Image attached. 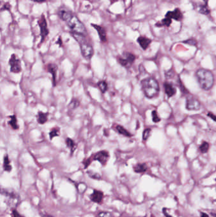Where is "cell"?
<instances>
[{"label":"cell","instance_id":"5b68a950","mask_svg":"<svg viewBox=\"0 0 216 217\" xmlns=\"http://www.w3.org/2000/svg\"><path fill=\"white\" fill-rule=\"evenodd\" d=\"M10 71L13 73H20L22 71L21 60L15 53H13L9 60Z\"/></svg>","mask_w":216,"mask_h":217},{"label":"cell","instance_id":"f35d334b","mask_svg":"<svg viewBox=\"0 0 216 217\" xmlns=\"http://www.w3.org/2000/svg\"><path fill=\"white\" fill-rule=\"evenodd\" d=\"M200 217H209V216L207 213H205L204 212H201L200 213Z\"/></svg>","mask_w":216,"mask_h":217},{"label":"cell","instance_id":"ab89813d","mask_svg":"<svg viewBox=\"0 0 216 217\" xmlns=\"http://www.w3.org/2000/svg\"><path fill=\"white\" fill-rule=\"evenodd\" d=\"M32 1L36 2H38V3H41V2H45L46 0H32Z\"/></svg>","mask_w":216,"mask_h":217},{"label":"cell","instance_id":"ba28073f","mask_svg":"<svg viewBox=\"0 0 216 217\" xmlns=\"http://www.w3.org/2000/svg\"><path fill=\"white\" fill-rule=\"evenodd\" d=\"M38 24L40 29V35H41V43H42L49 33L48 25H47V22L44 15H41V18H40V19L39 20Z\"/></svg>","mask_w":216,"mask_h":217},{"label":"cell","instance_id":"5bb4252c","mask_svg":"<svg viewBox=\"0 0 216 217\" xmlns=\"http://www.w3.org/2000/svg\"><path fill=\"white\" fill-rule=\"evenodd\" d=\"M164 88L165 94L168 98H171L173 97L176 93V88L173 86L171 83L165 82L164 83Z\"/></svg>","mask_w":216,"mask_h":217},{"label":"cell","instance_id":"ffe728a7","mask_svg":"<svg viewBox=\"0 0 216 217\" xmlns=\"http://www.w3.org/2000/svg\"><path fill=\"white\" fill-rule=\"evenodd\" d=\"M3 168H4V170L6 172H10L11 171L12 167L8 154H5L3 158Z\"/></svg>","mask_w":216,"mask_h":217},{"label":"cell","instance_id":"3957f363","mask_svg":"<svg viewBox=\"0 0 216 217\" xmlns=\"http://www.w3.org/2000/svg\"><path fill=\"white\" fill-rule=\"evenodd\" d=\"M0 194L6 198V202L11 208H15L20 203V196L14 190L0 187Z\"/></svg>","mask_w":216,"mask_h":217},{"label":"cell","instance_id":"d6986e66","mask_svg":"<svg viewBox=\"0 0 216 217\" xmlns=\"http://www.w3.org/2000/svg\"><path fill=\"white\" fill-rule=\"evenodd\" d=\"M65 144L67 148L69 149L71 154H73L77 148V144H76V142L70 138H67L65 140Z\"/></svg>","mask_w":216,"mask_h":217},{"label":"cell","instance_id":"30bf717a","mask_svg":"<svg viewBox=\"0 0 216 217\" xmlns=\"http://www.w3.org/2000/svg\"><path fill=\"white\" fill-rule=\"evenodd\" d=\"M109 153L106 151H101L93 155V160L98 161L103 166H105L109 159Z\"/></svg>","mask_w":216,"mask_h":217},{"label":"cell","instance_id":"603a6c76","mask_svg":"<svg viewBox=\"0 0 216 217\" xmlns=\"http://www.w3.org/2000/svg\"><path fill=\"white\" fill-rule=\"evenodd\" d=\"M116 129L117 132H119V134L120 135H124V136L125 137H130L132 136L131 133H130L129 132H128L126 128H124L123 126H120V125H117V127H116Z\"/></svg>","mask_w":216,"mask_h":217},{"label":"cell","instance_id":"8992f818","mask_svg":"<svg viewBox=\"0 0 216 217\" xmlns=\"http://www.w3.org/2000/svg\"><path fill=\"white\" fill-rule=\"evenodd\" d=\"M136 57L134 54L130 52H124L123 57H119L117 58L119 63L124 67H128L131 66L134 62Z\"/></svg>","mask_w":216,"mask_h":217},{"label":"cell","instance_id":"ac0fdd59","mask_svg":"<svg viewBox=\"0 0 216 217\" xmlns=\"http://www.w3.org/2000/svg\"><path fill=\"white\" fill-rule=\"evenodd\" d=\"M48 112H44L43 111H39L36 116L37 122L39 125H44L45 124L47 121L48 119Z\"/></svg>","mask_w":216,"mask_h":217},{"label":"cell","instance_id":"7a4b0ae2","mask_svg":"<svg viewBox=\"0 0 216 217\" xmlns=\"http://www.w3.org/2000/svg\"><path fill=\"white\" fill-rule=\"evenodd\" d=\"M141 88L145 95L148 98H153L158 96L160 87L158 81L153 78H147L141 81Z\"/></svg>","mask_w":216,"mask_h":217},{"label":"cell","instance_id":"484cf974","mask_svg":"<svg viewBox=\"0 0 216 217\" xmlns=\"http://www.w3.org/2000/svg\"><path fill=\"white\" fill-rule=\"evenodd\" d=\"M98 88H100V91L103 93H105L108 90V85L106 81H100L97 83Z\"/></svg>","mask_w":216,"mask_h":217},{"label":"cell","instance_id":"e575fe53","mask_svg":"<svg viewBox=\"0 0 216 217\" xmlns=\"http://www.w3.org/2000/svg\"><path fill=\"white\" fill-rule=\"evenodd\" d=\"M178 82H179V83H178V85H179V88H180V90H181V92H183V93H188V90H186V88L184 86V85H183V83H182L181 82V81L180 80V79H179V81H178Z\"/></svg>","mask_w":216,"mask_h":217},{"label":"cell","instance_id":"b9f144b4","mask_svg":"<svg viewBox=\"0 0 216 217\" xmlns=\"http://www.w3.org/2000/svg\"><path fill=\"white\" fill-rule=\"evenodd\" d=\"M203 1L205 3V4L207 5V2H208V0H203Z\"/></svg>","mask_w":216,"mask_h":217},{"label":"cell","instance_id":"4fadbf2b","mask_svg":"<svg viewBox=\"0 0 216 217\" xmlns=\"http://www.w3.org/2000/svg\"><path fill=\"white\" fill-rule=\"evenodd\" d=\"M47 71L50 72L52 76V81L53 86L56 85V79H57V74L58 71V66L55 64H49L46 66Z\"/></svg>","mask_w":216,"mask_h":217},{"label":"cell","instance_id":"8d00e7d4","mask_svg":"<svg viewBox=\"0 0 216 217\" xmlns=\"http://www.w3.org/2000/svg\"><path fill=\"white\" fill-rule=\"evenodd\" d=\"M11 8V6L9 3H6L5 4L4 6H3V8H2V10H10Z\"/></svg>","mask_w":216,"mask_h":217},{"label":"cell","instance_id":"e0dca14e","mask_svg":"<svg viewBox=\"0 0 216 217\" xmlns=\"http://www.w3.org/2000/svg\"><path fill=\"white\" fill-rule=\"evenodd\" d=\"M137 42L142 49L146 50L149 47L152 42V40L145 36H139L137 39Z\"/></svg>","mask_w":216,"mask_h":217},{"label":"cell","instance_id":"7c38bea8","mask_svg":"<svg viewBox=\"0 0 216 217\" xmlns=\"http://www.w3.org/2000/svg\"><path fill=\"white\" fill-rule=\"evenodd\" d=\"M165 17L170 18L171 19H174L175 20H177V21H181L183 19V15L180 9L175 8L173 11L168 12L166 13Z\"/></svg>","mask_w":216,"mask_h":217},{"label":"cell","instance_id":"2e32d148","mask_svg":"<svg viewBox=\"0 0 216 217\" xmlns=\"http://www.w3.org/2000/svg\"><path fill=\"white\" fill-rule=\"evenodd\" d=\"M90 199L94 202H102L103 199V193L102 191H98V190H94L93 192L90 195Z\"/></svg>","mask_w":216,"mask_h":217},{"label":"cell","instance_id":"f546056e","mask_svg":"<svg viewBox=\"0 0 216 217\" xmlns=\"http://www.w3.org/2000/svg\"><path fill=\"white\" fill-rule=\"evenodd\" d=\"M152 120L154 123H157L160 121V118L159 117V115L157 111H153L152 112Z\"/></svg>","mask_w":216,"mask_h":217},{"label":"cell","instance_id":"d4e9b609","mask_svg":"<svg viewBox=\"0 0 216 217\" xmlns=\"http://www.w3.org/2000/svg\"><path fill=\"white\" fill-rule=\"evenodd\" d=\"M199 13H201V14L204 15H208L209 13H210V10H209L208 6L206 4L205 5H200L198 7V10Z\"/></svg>","mask_w":216,"mask_h":217},{"label":"cell","instance_id":"9c48e42d","mask_svg":"<svg viewBox=\"0 0 216 217\" xmlns=\"http://www.w3.org/2000/svg\"><path fill=\"white\" fill-rule=\"evenodd\" d=\"M201 107L199 100L193 97H188L186 98V108L189 111H198Z\"/></svg>","mask_w":216,"mask_h":217},{"label":"cell","instance_id":"44dd1931","mask_svg":"<svg viewBox=\"0 0 216 217\" xmlns=\"http://www.w3.org/2000/svg\"><path fill=\"white\" fill-rule=\"evenodd\" d=\"M10 121H8L9 125L11 127L13 130H18L19 125L18 124V120L15 115H12L10 116Z\"/></svg>","mask_w":216,"mask_h":217},{"label":"cell","instance_id":"cb8c5ba5","mask_svg":"<svg viewBox=\"0 0 216 217\" xmlns=\"http://www.w3.org/2000/svg\"><path fill=\"white\" fill-rule=\"evenodd\" d=\"M60 133V129L58 127H55L53 128L51 131L49 133V137L50 139L51 140L55 137H58Z\"/></svg>","mask_w":216,"mask_h":217},{"label":"cell","instance_id":"d590c367","mask_svg":"<svg viewBox=\"0 0 216 217\" xmlns=\"http://www.w3.org/2000/svg\"><path fill=\"white\" fill-rule=\"evenodd\" d=\"M11 215H12V217H24L21 214H19L17 210H13Z\"/></svg>","mask_w":216,"mask_h":217},{"label":"cell","instance_id":"1f68e13d","mask_svg":"<svg viewBox=\"0 0 216 217\" xmlns=\"http://www.w3.org/2000/svg\"><path fill=\"white\" fill-rule=\"evenodd\" d=\"M151 129L150 128H146L143 131V140H147L149 138L150 135V132H151Z\"/></svg>","mask_w":216,"mask_h":217},{"label":"cell","instance_id":"ee69618b","mask_svg":"<svg viewBox=\"0 0 216 217\" xmlns=\"http://www.w3.org/2000/svg\"><path fill=\"white\" fill-rule=\"evenodd\" d=\"M0 5H1V2H0Z\"/></svg>","mask_w":216,"mask_h":217},{"label":"cell","instance_id":"4316f807","mask_svg":"<svg viewBox=\"0 0 216 217\" xmlns=\"http://www.w3.org/2000/svg\"><path fill=\"white\" fill-rule=\"evenodd\" d=\"M209 147H210V145H209V144L208 143V142H202V144L200 145V147H199L200 151L201 153H203V154L206 153V152H208Z\"/></svg>","mask_w":216,"mask_h":217},{"label":"cell","instance_id":"74e56055","mask_svg":"<svg viewBox=\"0 0 216 217\" xmlns=\"http://www.w3.org/2000/svg\"><path fill=\"white\" fill-rule=\"evenodd\" d=\"M207 116L209 117V118H211L214 121H215V119H216V117H215V114H213L212 112H209L208 114H207Z\"/></svg>","mask_w":216,"mask_h":217},{"label":"cell","instance_id":"d6a6232c","mask_svg":"<svg viewBox=\"0 0 216 217\" xmlns=\"http://www.w3.org/2000/svg\"><path fill=\"white\" fill-rule=\"evenodd\" d=\"M183 43L191 46H196V45H197V41L193 39H189L185 41V42H183Z\"/></svg>","mask_w":216,"mask_h":217},{"label":"cell","instance_id":"7bdbcfd3","mask_svg":"<svg viewBox=\"0 0 216 217\" xmlns=\"http://www.w3.org/2000/svg\"><path fill=\"white\" fill-rule=\"evenodd\" d=\"M123 1H124V2H125V1H126V0H123Z\"/></svg>","mask_w":216,"mask_h":217},{"label":"cell","instance_id":"9a60e30c","mask_svg":"<svg viewBox=\"0 0 216 217\" xmlns=\"http://www.w3.org/2000/svg\"><path fill=\"white\" fill-rule=\"evenodd\" d=\"M91 25L97 30L101 41H102V42H106V33L105 29L103 28V27L100 26L99 25H97V24H91Z\"/></svg>","mask_w":216,"mask_h":217},{"label":"cell","instance_id":"4dcf8cb0","mask_svg":"<svg viewBox=\"0 0 216 217\" xmlns=\"http://www.w3.org/2000/svg\"><path fill=\"white\" fill-rule=\"evenodd\" d=\"M171 23H172V19H171L169 17H165L162 20V25L169 27V26H170Z\"/></svg>","mask_w":216,"mask_h":217},{"label":"cell","instance_id":"60d3db41","mask_svg":"<svg viewBox=\"0 0 216 217\" xmlns=\"http://www.w3.org/2000/svg\"><path fill=\"white\" fill-rule=\"evenodd\" d=\"M43 217H52V216H50V215H48L46 214V215H43Z\"/></svg>","mask_w":216,"mask_h":217},{"label":"cell","instance_id":"836d02e7","mask_svg":"<svg viewBox=\"0 0 216 217\" xmlns=\"http://www.w3.org/2000/svg\"><path fill=\"white\" fill-rule=\"evenodd\" d=\"M97 217H112V216L111 213L109 212H102L99 213Z\"/></svg>","mask_w":216,"mask_h":217},{"label":"cell","instance_id":"7402d4cb","mask_svg":"<svg viewBox=\"0 0 216 217\" xmlns=\"http://www.w3.org/2000/svg\"><path fill=\"white\" fill-rule=\"evenodd\" d=\"M147 169L148 167L145 163H138L133 167L134 171L138 173H144L147 170Z\"/></svg>","mask_w":216,"mask_h":217},{"label":"cell","instance_id":"83f0119b","mask_svg":"<svg viewBox=\"0 0 216 217\" xmlns=\"http://www.w3.org/2000/svg\"><path fill=\"white\" fill-rule=\"evenodd\" d=\"M79 105H80L79 101L76 98H73L70 101V102L69 103L68 107L70 109H75L77 108L79 106Z\"/></svg>","mask_w":216,"mask_h":217},{"label":"cell","instance_id":"52a82bcc","mask_svg":"<svg viewBox=\"0 0 216 217\" xmlns=\"http://www.w3.org/2000/svg\"><path fill=\"white\" fill-rule=\"evenodd\" d=\"M79 45L83 57L86 59H90L94 54L93 46L89 43H87L86 41L79 43Z\"/></svg>","mask_w":216,"mask_h":217},{"label":"cell","instance_id":"277c9868","mask_svg":"<svg viewBox=\"0 0 216 217\" xmlns=\"http://www.w3.org/2000/svg\"><path fill=\"white\" fill-rule=\"evenodd\" d=\"M66 22L72 32L83 35L86 34L87 31L84 25L76 15H73Z\"/></svg>","mask_w":216,"mask_h":217},{"label":"cell","instance_id":"f1b7e54d","mask_svg":"<svg viewBox=\"0 0 216 217\" xmlns=\"http://www.w3.org/2000/svg\"><path fill=\"white\" fill-rule=\"evenodd\" d=\"M87 173L88 174V175L90 176V177L93 179H95V180H100L101 179V176L100 175V174L96 173V172H94L93 171H87Z\"/></svg>","mask_w":216,"mask_h":217},{"label":"cell","instance_id":"8fae6325","mask_svg":"<svg viewBox=\"0 0 216 217\" xmlns=\"http://www.w3.org/2000/svg\"><path fill=\"white\" fill-rule=\"evenodd\" d=\"M58 15L64 21L67 22L73 15L72 12L65 7H60L58 10Z\"/></svg>","mask_w":216,"mask_h":217},{"label":"cell","instance_id":"6da1fadb","mask_svg":"<svg viewBox=\"0 0 216 217\" xmlns=\"http://www.w3.org/2000/svg\"><path fill=\"white\" fill-rule=\"evenodd\" d=\"M195 75L201 89L207 91L213 87L214 76L211 71L205 69H200L196 72Z\"/></svg>","mask_w":216,"mask_h":217}]
</instances>
